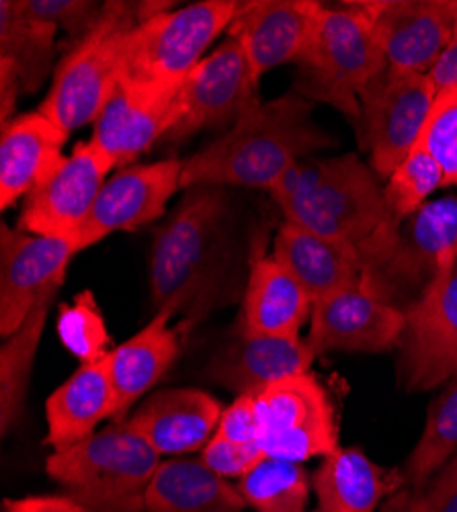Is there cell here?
<instances>
[{
    "label": "cell",
    "mask_w": 457,
    "mask_h": 512,
    "mask_svg": "<svg viewBox=\"0 0 457 512\" xmlns=\"http://www.w3.org/2000/svg\"><path fill=\"white\" fill-rule=\"evenodd\" d=\"M285 222L298 224L347 250L363 285L378 279L398 248L400 228L373 170L357 154L304 158L269 189Z\"/></svg>",
    "instance_id": "6da1fadb"
},
{
    "label": "cell",
    "mask_w": 457,
    "mask_h": 512,
    "mask_svg": "<svg viewBox=\"0 0 457 512\" xmlns=\"http://www.w3.org/2000/svg\"><path fill=\"white\" fill-rule=\"evenodd\" d=\"M314 103L289 91L248 109L230 130L183 160L181 189H271L296 162L330 148L312 119Z\"/></svg>",
    "instance_id": "7a4b0ae2"
},
{
    "label": "cell",
    "mask_w": 457,
    "mask_h": 512,
    "mask_svg": "<svg viewBox=\"0 0 457 512\" xmlns=\"http://www.w3.org/2000/svg\"><path fill=\"white\" fill-rule=\"evenodd\" d=\"M226 211L224 189L197 187L158 228L148 273L156 314H183L185 326H193L212 310L222 273Z\"/></svg>",
    "instance_id": "3957f363"
},
{
    "label": "cell",
    "mask_w": 457,
    "mask_h": 512,
    "mask_svg": "<svg viewBox=\"0 0 457 512\" xmlns=\"http://www.w3.org/2000/svg\"><path fill=\"white\" fill-rule=\"evenodd\" d=\"M160 463L128 420H113L85 441L54 451L46 472L93 512H146V492Z\"/></svg>",
    "instance_id": "277c9868"
},
{
    "label": "cell",
    "mask_w": 457,
    "mask_h": 512,
    "mask_svg": "<svg viewBox=\"0 0 457 512\" xmlns=\"http://www.w3.org/2000/svg\"><path fill=\"white\" fill-rule=\"evenodd\" d=\"M173 7L171 3H105V13L85 37L72 41L60 60L52 89L39 113L72 134L95 123L117 89L128 41L148 17Z\"/></svg>",
    "instance_id": "5b68a950"
},
{
    "label": "cell",
    "mask_w": 457,
    "mask_h": 512,
    "mask_svg": "<svg viewBox=\"0 0 457 512\" xmlns=\"http://www.w3.org/2000/svg\"><path fill=\"white\" fill-rule=\"evenodd\" d=\"M294 91L312 103H324L359 121L361 95L388 60L365 15L353 5H322L314 33L300 56Z\"/></svg>",
    "instance_id": "8992f818"
},
{
    "label": "cell",
    "mask_w": 457,
    "mask_h": 512,
    "mask_svg": "<svg viewBox=\"0 0 457 512\" xmlns=\"http://www.w3.org/2000/svg\"><path fill=\"white\" fill-rule=\"evenodd\" d=\"M242 3L203 0L142 21L128 41L119 82L152 93H179L214 39L228 31Z\"/></svg>",
    "instance_id": "52a82bcc"
},
{
    "label": "cell",
    "mask_w": 457,
    "mask_h": 512,
    "mask_svg": "<svg viewBox=\"0 0 457 512\" xmlns=\"http://www.w3.org/2000/svg\"><path fill=\"white\" fill-rule=\"evenodd\" d=\"M261 439L269 457L306 463L339 449V422L326 388L312 375L283 379L255 396Z\"/></svg>",
    "instance_id": "ba28073f"
},
{
    "label": "cell",
    "mask_w": 457,
    "mask_h": 512,
    "mask_svg": "<svg viewBox=\"0 0 457 512\" xmlns=\"http://www.w3.org/2000/svg\"><path fill=\"white\" fill-rule=\"evenodd\" d=\"M429 74L386 68L361 95L359 136L369 150L371 168L382 179L398 168L423 136L435 101Z\"/></svg>",
    "instance_id": "9c48e42d"
},
{
    "label": "cell",
    "mask_w": 457,
    "mask_h": 512,
    "mask_svg": "<svg viewBox=\"0 0 457 512\" xmlns=\"http://www.w3.org/2000/svg\"><path fill=\"white\" fill-rule=\"evenodd\" d=\"M261 103L259 82L234 39L205 56L185 78L177 95V119L164 142L179 144L207 127L234 125Z\"/></svg>",
    "instance_id": "30bf717a"
},
{
    "label": "cell",
    "mask_w": 457,
    "mask_h": 512,
    "mask_svg": "<svg viewBox=\"0 0 457 512\" xmlns=\"http://www.w3.org/2000/svg\"><path fill=\"white\" fill-rule=\"evenodd\" d=\"M113 168V160L93 140L78 142L54 173L25 197L19 230L74 240Z\"/></svg>",
    "instance_id": "8fae6325"
},
{
    "label": "cell",
    "mask_w": 457,
    "mask_h": 512,
    "mask_svg": "<svg viewBox=\"0 0 457 512\" xmlns=\"http://www.w3.org/2000/svg\"><path fill=\"white\" fill-rule=\"evenodd\" d=\"M400 377L408 392L435 390L457 375V261L453 271L404 308Z\"/></svg>",
    "instance_id": "7c38bea8"
},
{
    "label": "cell",
    "mask_w": 457,
    "mask_h": 512,
    "mask_svg": "<svg viewBox=\"0 0 457 512\" xmlns=\"http://www.w3.org/2000/svg\"><path fill=\"white\" fill-rule=\"evenodd\" d=\"M388 60L402 72L429 74L451 44L457 0H367L355 3Z\"/></svg>",
    "instance_id": "4fadbf2b"
},
{
    "label": "cell",
    "mask_w": 457,
    "mask_h": 512,
    "mask_svg": "<svg viewBox=\"0 0 457 512\" xmlns=\"http://www.w3.org/2000/svg\"><path fill=\"white\" fill-rule=\"evenodd\" d=\"M455 261L457 197L429 201L402 222L398 248L373 293L390 304H394L396 295L404 289L419 291L421 297L453 271Z\"/></svg>",
    "instance_id": "5bb4252c"
},
{
    "label": "cell",
    "mask_w": 457,
    "mask_h": 512,
    "mask_svg": "<svg viewBox=\"0 0 457 512\" xmlns=\"http://www.w3.org/2000/svg\"><path fill=\"white\" fill-rule=\"evenodd\" d=\"M404 330V310L357 283L312 304L306 343L316 355L384 353L400 347Z\"/></svg>",
    "instance_id": "9a60e30c"
},
{
    "label": "cell",
    "mask_w": 457,
    "mask_h": 512,
    "mask_svg": "<svg viewBox=\"0 0 457 512\" xmlns=\"http://www.w3.org/2000/svg\"><path fill=\"white\" fill-rule=\"evenodd\" d=\"M183 160L166 158L152 164L128 166L103 185L87 224L72 240L82 252L113 232L138 230L158 218L181 191Z\"/></svg>",
    "instance_id": "2e32d148"
},
{
    "label": "cell",
    "mask_w": 457,
    "mask_h": 512,
    "mask_svg": "<svg viewBox=\"0 0 457 512\" xmlns=\"http://www.w3.org/2000/svg\"><path fill=\"white\" fill-rule=\"evenodd\" d=\"M78 254L72 240L0 230V334L11 336L29 316L37 297L56 279L66 277Z\"/></svg>",
    "instance_id": "e0dca14e"
},
{
    "label": "cell",
    "mask_w": 457,
    "mask_h": 512,
    "mask_svg": "<svg viewBox=\"0 0 457 512\" xmlns=\"http://www.w3.org/2000/svg\"><path fill=\"white\" fill-rule=\"evenodd\" d=\"M322 5L316 0H248L226 37L242 48L257 82L275 66L298 62L314 33Z\"/></svg>",
    "instance_id": "ac0fdd59"
},
{
    "label": "cell",
    "mask_w": 457,
    "mask_h": 512,
    "mask_svg": "<svg viewBox=\"0 0 457 512\" xmlns=\"http://www.w3.org/2000/svg\"><path fill=\"white\" fill-rule=\"evenodd\" d=\"M318 355L300 336H261L238 328L207 365V377L236 396H259L275 383L310 373Z\"/></svg>",
    "instance_id": "d6986e66"
},
{
    "label": "cell",
    "mask_w": 457,
    "mask_h": 512,
    "mask_svg": "<svg viewBox=\"0 0 457 512\" xmlns=\"http://www.w3.org/2000/svg\"><path fill=\"white\" fill-rule=\"evenodd\" d=\"M177 95L119 82L93 123L91 140L113 160L115 168H128L169 134L177 119Z\"/></svg>",
    "instance_id": "ffe728a7"
},
{
    "label": "cell",
    "mask_w": 457,
    "mask_h": 512,
    "mask_svg": "<svg viewBox=\"0 0 457 512\" xmlns=\"http://www.w3.org/2000/svg\"><path fill=\"white\" fill-rule=\"evenodd\" d=\"M222 404L197 388H169L152 394L126 420L160 455L203 451L216 435Z\"/></svg>",
    "instance_id": "44dd1931"
},
{
    "label": "cell",
    "mask_w": 457,
    "mask_h": 512,
    "mask_svg": "<svg viewBox=\"0 0 457 512\" xmlns=\"http://www.w3.org/2000/svg\"><path fill=\"white\" fill-rule=\"evenodd\" d=\"M44 113H23L3 123L0 138V207L9 209L44 183L62 164L68 140Z\"/></svg>",
    "instance_id": "7402d4cb"
},
{
    "label": "cell",
    "mask_w": 457,
    "mask_h": 512,
    "mask_svg": "<svg viewBox=\"0 0 457 512\" xmlns=\"http://www.w3.org/2000/svg\"><path fill=\"white\" fill-rule=\"evenodd\" d=\"M107 418H117V394L105 357L80 365L48 398L46 445L54 451L68 449L97 433V426Z\"/></svg>",
    "instance_id": "603a6c76"
},
{
    "label": "cell",
    "mask_w": 457,
    "mask_h": 512,
    "mask_svg": "<svg viewBox=\"0 0 457 512\" xmlns=\"http://www.w3.org/2000/svg\"><path fill=\"white\" fill-rule=\"evenodd\" d=\"M310 314L312 300L304 287L273 256L255 254L238 328L261 336H300Z\"/></svg>",
    "instance_id": "cb8c5ba5"
},
{
    "label": "cell",
    "mask_w": 457,
    "mask_h": 512,
    "mask_svg": "<svg viewBox=\"0 0 457 512\" xmlns=\"http://www.w3.org/2000/svg\"><path fill=\"white\" fill-rule=\"evenodd\" d=\"M169 314L154 318L126 343L107 355L111 383L117 394V418L126 420L132 406L162 379L181 353V330L169 326Z\"/></svg>",
    "instance_id": "d4e9b609"
},
{
    "label": "cell",
    "mask_w": 457,
    "mask_h": 512,
    "mask_svg": "<svg viewBox=\"0 0 457 512\" xmlns=\"http://www.w3.org/2000/svg\"><path fill=\"white\" fill-rule=\"evenodd\" d=\"M271 256L304 287L312 304L363 283L361 269L347 250L292 222L279 226Z\"/></svg>",
    "instance_id": "484cf974"
},
{
    "label": "cell",
    "mask_w": 457,
    "mask_h": 512,
    "mask_svg": "<svg viewBox=\"0 0 457 512\" xmlns=\"http://www.w3.org/2000/svg\"><path fill=\"white\" fill-rule=\"evenodd\" d=\"M400 486L402 474L373 463L359 447H339L312 474L318 508L324 512H378L380 502Z\"/></svg>",
    "instance_id": "4316f807"
},
{
    "label": "cell",
    "mask_w": 457,
    "mask_h": 512,
    "mask_svg": "<svg viewBox=\"0 0 457 512\" xmlns=\"http://www.w3.org/2000/svg\"><path fill=\"white\" fill-rule=\"evenodd\" d=\"M146 512H246V500L201 457L169 459L150 482Z\"/></svg>",
    "instance_id": "83f0119b"
},
{
    "label": "cell",
    "mask_w": 457,
    "mask_h": 512,
    "mask_svg": "<svg viewBox=\"0 0 457 512\" xmlns=\"http://www.w3.org/2000/svg\"><path fill=\"white\" fill-rule=\"evenodd\" d=\"M62 283L64 277L44 289L25 322L7 336L3 347H0V429H3V435L13 429L23 414L41 332H44L50 306L56 300Z\"/></svg>",
    "instance_id": "f1b7e54d"
},
{
    "label": "cell",
    "mask_w": 457,
    "mask_h": 512,
    "mask_svg": "<svg viewBox=\"0 0 457 512\" xmlns=\"http://www.w3.org/2000/svg\"><path fill=\"white\" fill-rule=\"evenodd\" d=\"M58 29L31 17L21 0L0 3V62L15 68L23 91L35 93L52 70Z\"/></svg>",
    "instance_id": "f546056e"
},
{
    "label": "cell",
    "mask_w": 457,
    "mask_h": 512,
    "mask_svg": "<svg viewBox=\"0 0 457 512\" xmlns=\"http://www.w3.org/2000/svg\"><path fill=\"white\" fill-rule=\"evenodd\" d=\"M457 453V375L429 406L425 429L404 463L402 480L412 488H425L429 478Z\"/></svg>",
    "instance_id": "4dcf8cb0"
},
{
    "label": "cell",
    "mask_w": 457,
    "mask_h": 512,
    "mask_svg": "<svg viewBox=\"0 0 457 512\" xmlns=\"http://www.w3.org/2000/svg\"><path fill=\"white\" fill-rule=\"evenodd\" d=\"M236 488L257 512H306L312 480L302 463L265 455Z\"/></svg>",
    "instance_id": "1f68e13d"
},
{
    "label": "cell",
    "mask_w": 457,
    "mask_h": 512,
    "mask_svg": "<svg viewBox=\"0 0 457 512\" xmlns=\"http://www.w3.org/2000/svg\"><path fill=\"white\" fill-rule=\"evenodd\" d=\"M439 187H443V170L429 150L417 142L390 175L384 197L392 216L402 224L412 213H417Z\"/></svg>",
    "instance_id": "d6a6232c"
},
{
    "label": "cell",
    "mask_w": 457,
    "mask_h": 512,
    "mask_svg": "<svg viewBox=\"0 0 457 512\" xmlns=\"http://www.w3.org/2000/svg\"><path fill=\"white\" fill-rule=\"evenodd\" d=\"M58 336L80 365L101 361L113 351L103 314L91 291L76 295L72 304L60 308Z\"/></svg>",
    "instance_id": "836d02e7"
},
{
    "label": "cell",
    "mask_w": 457,
    "mask_h": 512,
    "mask_svg": "<svg viewBox=\"0 0 457 512\" xmlns=\"http://www.w3.org/2000/svg\"><path fill=\"white\" fill-rule=\"evenodd\" d=\"M443 170V187L457 185V87L435 95L419 140Z\"/></svg>",
    "instance_id": "e575fe53"
},
{
    "label": "cell",
    "mask_w": 457,
    "mask_h": 512,
    "mask_svg": "<svg viewBox=\"0 0 457 512\" xmlns=\"http://www.w3.org/2000/svg\"><path fill=\"white\" fill-rule=\"evenodd\" d=\"M21 7L31 17L64 31L72 41L93 31L105 13V3L93 0H21Z\"/></svg>",
    "instance_id": "d590c367"
},
{
    "label": "cell",
    "mask_w": 457,
    "mask_h": 512,
    "mask_svg": "<svg viewBox=\"0 0 457 512\" xmlns=\"http://www.w3.org/2000/svg\"><path fill=\"white\" fill-rule=\"evenodd\" d=\"M265 457L259 445H242L214 435L201 451V461L224 480H240Z\"/></svg>",
    "instance_id": "8d00e7d4"
},
{
    "label": "cell",
    "mask_w": 457,
    "mask_h": 512,
    "mask_svg": "<svg viewBox=\"0 0 457 512\" xmlns=\"http://www.w3.org/2000/svg\"><path fill=\"white\" fill-rule=\"evenodd\" d=\"M216 435L242 445H259L261 422L255 398L236 396V400L224 408Z\"/></svg>",
    "instance_id": "74e56055"
},
{
    "label": "cell",
    "mask_w": 457,
    "mask_h": 512,
    "mask_svg": "<svg viewBox=\"0 0 457 512\" xmlns=\"http://www.w3.org/2000/svg\"><path fill=\"white\" fill-rule=\"evenodd\" d=\"M3 512H93L68 494L60 496H23L7 498Z\"/></svg>",
    "instance_id": "f35d334b"
},
{
    "label": "cell",
    "mask_w": 457,
    "mask_h": 512,
    "mask_svg": "<svg viewBox=\"0 0 457 512\" xmlns=\"http://www.w3.org/2000/svg\"><path fill=\"white\" fill-rule=\"evenodd\" d=\"M425 488L431 498V512H457V453L441 469L433 484Z\"/></svg>",
    "instance_id": "ab89813d"
},
{
    "label": "cell",
    "mask_w": 457,
    "mask_h": 512,
    "mask_svg": "<svg viewBox=\"0 0 457 512\" xmlns=\"http://www.w3.org/2000/svg\"><path fill=\"white\" fill-rule=\"evenodd\" d=\"M429 78H431L437 93L457 87V25H455V33H453L451 44L441 54L437 64L431 68Z\"/></svg>",
    "instance_id": "60d3db41"
},
{
    "label": "cell",
    "mask_w": 457,
    "mask_h": 512,
    "mask_svg": "<svg viewBox=\"0 0 457 512\" xmlns=\"http://www.w3.org/2000/svg\"><path fill=\"white\" fill-rule=\"evenodd\" d=\"M21 91V78L15 68L7 62H0V121L3 123L13 119L17 97Z\"/></svg>",
    "instance_id": "b9f144b4"
},
{
    "label": "cell",
    "mask_w": 457,
    "mask_h": 512,
    "mask_svg": "<svg viewBox=\"0 0 457 512\" xmlns=\"http://www.w3.org/2000/svg\"><path fill=\"white\" fill-rule=\"evenodd\" d=\"M386 512H431V498L427 488H414V492H406L396 500L392 508Z\"/></svg>",
    "instance_id": "7bdbcfd3"
},
{
    "label": "cell",
    "mask_w": 457,
    "mask_h": 512,
    "mask_svg": "<svg viewBox=\"0 0 457 512\" xmlns=\"http://www.w3.org/2000/svg\"><path fill=\"white\" fill-rule=\"evenodd\" d=\"M314 512H324V510H320V508H318V510H314Z\"/></svg>",
    "instance_id": "ee69618b"
}]
</instances>
